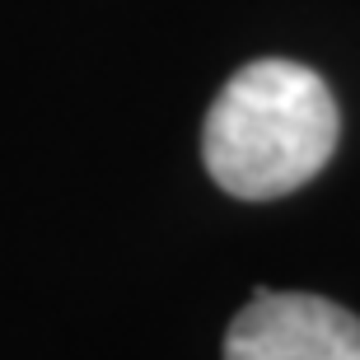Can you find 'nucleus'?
Instances as JSON below:
<instances>
[{
  "label": "nucleus",
  "instance_id": "f257e3e1",
  "mask_svg": "<svg viewBox=\"0 0 360 360\" xmlns=\"http://www.w3.org/2000/svg\"><path fill=\"white\" fill-rule=\"evenodd\" d=\"M342 112L319 70L262 56L215 94L201 127V160L220 192L239 201L290 197L333 160Z\"/></svg>",
  "mask_w": 360,
  "mask_h": 360
},
{
  "label": "nucleus",
  "instance_id": "f03ea898",
  "mask_svg": "<svg viewBox=\"0 0 360 360\" xmlns=\"http://www.w3.org/2000/svg\"><path fill=\"white\" fill-rule=\"evenodd\" d=\"M225 360H360V319L300 290H257L225 333Z\"/></svg>",
  "mask_w": 360,
  "mask_h": 360
}]
</instances>
